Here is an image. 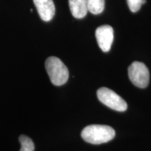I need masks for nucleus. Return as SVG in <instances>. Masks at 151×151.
Masks as SVG:
<instances>
[{
    "label": "nucleus",
    "instance_id": "5",
    "mask_svg": "<svg viewBox=\"0 0 151 151\" xmlns=\"http://www.w3.org/2000/svg\"><path fill=\"white\" fill-rule=\"evenodd\" d=\"M95 36L99 48L103 52L110 50L113 41V29L108 24L100 26L96 29Z\"/></svg>",
    "mask_w": 151,
    "mask_h": 151
},
{
    "label": "nucleus",
    "instance_id": "11",
    "mask_svg": "<svg viewBox=\"0 0 151 151\" xmlns=\"http://www.w3.org/2000/svg\"><path fill=\"white\" fill-rule=\"evenodd\" d=\"M146 2V0H143V1H142V4H145Z\"/></svg>",
    "mask_w": 151,
    "mask_h": 151
},
{
    "label": "nucleus",
    "instance_id": "6",
    "mask_svg": "<svg viewBox=\"0 0 151 151\" xmlns=\"http://www.w3.org/2000/svg\"><path fill=\"white\" fill-rule=\"evenodd\" d=\"M41 20L45 22L51 20L55 14V7L52 0H33Z\"/></svg>",
    "mask_w": 151,
    "mask_h": 151
},
{
    "label": "nucleus",
    "instance_id": "3",
    "mask_svg": "<svg viewBox=\"0 0 151 151\" xmlns=\"http://www.w3.org/2000/svg\"><path fill=\"white\" fill-rule=\"evenodd\" d=\"M98 99L101 103L117 111L127 110V104L126 101L112 90L107 88H101L97 92Z\"/></svg>",
    "mask_w": 151,
    "mask_h": 151
},
{
    "label": "nucleus",
    "instance_id": "9",
    "mask_svg": "<svg viewBox=\"0 0 151 151\" xmlns=\"http://www.w3.org/2000/svg\"><path fill=\"white\" fill-rule=\"evenodd\" d=\"M20 143V151H35V144L29 137L25 135H20L19 137Z\"/></svg>",
    "mask_w": 151,
    "mask_h": 151
},
{
    "label": "nucleus",
    "instance_id": "7",
    "mask_svg": "<svg viewBox=\"0 0 151 151\" xmlns=\"http://www.w3.org/2000/svg\"><path fill=\"white\" fill-rule=\"evenodd\" d=\"M69 5L74 18H83L87 15L88 11L87 0H69Z\"/></svg>",
    "mask_w": 151,
    "mask_h": 151
},
{
    "label": "nucleus",
    "instance_id": "1",
    "mask_svg": "<svg viewBox=\"0 0 151 151\" xmlns=\"http://www.w3.org/2000/svg\"><path fill=\"white\" fill-rule=\"evenodd\" d=\"M115 136L116 132L112 127L102 124L87 126L81 132V137L85 141L96 145L109 142Z\"/></svg>",
    "mask_w": 151,
    "mask_h": 151
},
{
    "label": "nucleus",
    "instance_id": "8",
    "mask_svg": "<svg viewBox=\"0 0 151 151\" xmlns=\"http://www.w3.org/2000/svg\"><path fill=\"white\" fill-rule=\"evenodd\" d=\"M88 11L92 14L97 15L103 12L104 9L105 0H87Z\"/></svg>",
    "mask_w": 151,
    "mask_h": 151
},
{
    "label": "nucleus",
    "instance_id": "10",
    "mask_svg": "<svg viewBox=\"0 0 151 151\" xmlns=\"http://www.w3.org/2000/svg\"><path fill=\"white\" fill-rule=\"evenodd\" d=\"M127 1L130 11L133 13H136L141 9L143 0H127Z\"/></svg>",
    "mask_w": 151,
    "mask_h": 151
},
{
    "label": "nucleus",
    "instance_id": "2",
    "mask_svg": "<svg viewBox=\"0 0 151 151\" xmlns=\"http://www.w3.org/2000/svg\"><path fill=\"white\" fill-rule=\"evenodd\" d=\"M45 67L51 83L56 86L65 84L69 79V70L66 65L57 57H49Z\"/></svg>",
    "mask_w": 151,
    "mask_h": 151
},
{
    "label": "nucleus",
    "instance_id": "4",
    "mask_svg": "<svg viewBox=\"0 0 151 151\" xmlns=\"http://www.w3.org/2000/svg\"><path fill=\"white\" fill-rule=\"evenodd\" d=\"M128 75L132 83L138 88H145L148 86L150 73L143 62H134L128 68Z\"/></svg>",
    "mask_w": 151,
    "mask_h": 151
}]
</instances>
